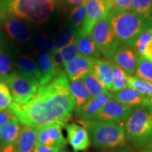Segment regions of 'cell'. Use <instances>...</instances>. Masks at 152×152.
I'll use <instances>...</instances> for the list:
<instances>
[{
  "label": "cell",
  "mask_w": 152,
  "mask_h": 152,
  "mask_svg": "<svg viewBox=\"0 0 152 152\" xmlns=\"http://www.w3.org/2000/svg\"><path fill=\"white\" fill-rule=\"evenodd\" d=\"M75 108L69 81L63 71L49 83L39 85L35 96L28 103L13 102L10 109L20 124L37 128L51 123L66 127Z\"/></svg>",
  "instance_id": "obj_1"
},
{
  "label": "cell",
  "mask_w": 152,
  "mask_h": 152,
  "mask_svg": "<svg viewBox=\"0 0 152 152\" xmlns=\"http://www.w3.org/2000/svg\"><path fill=\"white\" fill-rule=\"evenodd\" d=\"M54 3V0H0V15L40 24L48 20Z\"/></svg>",
  "instance_id": "obj_2"
},
{
  "label": "cell",
  "mask_w": 152,
  "mask_h": 152,
  "mask_svg": "<svg viewBox=\"0 0 152 152\" xmlns=\"http://www.w3.org/2000/svg\"><path fill=\"white\" fill-rule=\"evenodd\" d=\"M107 17L116 39L126 46H134L141 34L152 27L150 16L130 11H110Z\"/></svg>",
  "instance_id": "obj_3"
},
{
  "label": "cell",
  "mask_w": 152,
  "mask_h": 152,
  "mask_svg": "<svg viewBox=\"0 0 152 152\" xmlns=\"http://www.w3.org/2000/svg\"><path fill=\"white\" fill-rule=\"evenodd\" d=\"M86 129L90 142L94 147L101 149H115L126 144L123 125L121 123L95 120L79 121Z\"/></svg>",
  "instance_id": "obj_4"
},
{
  "label": "cell",
  "mask_w": 152,
  "mask_h": 152,
  "mask_svg": "<svg viewBox=\"0 0 152 152\" xmlns=\"http://www.w3.org/2000/svg\"><path fill=\"white\" fill-rule=\"evenodd\" d=\"M126 140L134 148H144L152 138V119L147 107L138 106L125 121Z\"/></svg>",
  "instance_id": "obj_5"
},
{
  "label": "cell",
  "mask_w": 152,
  "mask_h": 152,
  "mask_svg": "<svg viewBox=\"0 0 152 152\" xmlns=\"http://www.w3.org/2000/svg\"><path fill=\"white\" fill-rule=\"evenodd\" d=\"M4 83L8 85L14 102L20 104L31 100L39 87L35 78L18 71L11 72Z\"/></svg>",
  "instance_id": "obj_6"
},
{
  "label": "cell",
  "mask_w": 152,
  "mask_h": 152,
  "mask_svg": "<svg viewBox=\"0 0 152 152\" xmlns=\"http://www.w3.org/2000/svg\"><path fill=\"white\" fill-rule=\"evenodd\" d=\"M107 16L95 25L90 36L100 54L111 59L119 47L120 42L114 35Z\"/></svg>",
  "instance_id": "obj_7"
},
{
  "label": "cell",
  "mask_w": 152,
  "mask_h": 152,
  "mask_svg": "<svg viewBox=\"0 0 152 152\" xmlns=\"http://www.w3.org/2000/svg\"><path fill=\"white\" fill-rule=\"evenodd\" d=\"M86 5V18L77 37L90 35L94 26L99 20L108 16L110 9L106 0H87Z\"/></svg>",
  "instance_id": "obj_8"
},
{
  "label": "cell",
  "mask_w": 152,
  "mask_h": 152,
  "mask_svg": "<svg viewBox=\"0 0 152 152\" xmlns=\"http://www.w3.org/2000/svg\"><path fill=\"white\" fill-rule=\"evenodd\" d=\"M63 127L58 123H51L37 128V143L48 147L64 149L67 141L63 135Z\"/></svg>",
  "instance_id": "obj_9"
},
{
  "label": "cell",
  "mask_w": 152,
  "mask_h": 152,
  "mask_svg": "<svg viewBox=\"0 0 152 152\" xmlns=\"http://www.w3.org/2000/svg\"><path fill=\"white\" fill-rule=\"evenodd\" d=\"M132 107L123 105L111 99L92 120L121 123L126 121L132 113Z\"/></svg>",
  "instance_id": "obj_10"
},
{
  "label": "cell",
  "mask_w": 152,
  "mask_h": 152,
  "mask_svg": "<svg viewBox=\"0 0 152 152\" xmlns=\"http://www.w3.org/2000/svg\"><path fill=\"white\" fill-rule=\"evenodd\" d=\"M113 99V94L106 91L99 96L91 98L86 104L75 108V117L79 121H89L93 119L104 106Z\"/></svg>",
  "instance_id": "obj_11"
},
{
  "label": "cell",
  "mask_w": 152,
  "mask_h": 152,
  "mask_svg": "<svg viewBox=\"0 0 152 152\" xmlns=\"http://www.w3.org/2000/svg\"><path fill=\"white\" fill-rule=\"evenodd\" d=\"M0 22L6 33L14 40L26 42L31 38V33L29 28L23 22L18 19L0 15Z\"/></svg>",
  "instance_id": "obj_12"
},
{
  "label": "cell",
  "mask_w": 152,
  "mask_h": 152,
  "mask_svg": "<svg viewBox=\"0 0 152 152\" xmlns=\"http://www.w3.org/2000/svg\"><path fill=\"white\" fill-rule=\"evenodd\" d=\"M67 141L75 152L85 151L90 144L88 132L83 126L71 123L66 125Z\"/></svg>",
  "instance_id": "obj_13"
},
{
  "label": "cell",
  "mask_w": 152,
  "mask_h": 152,
  "mask_svg": "<svg viewBox=\"0 0 152 152\" xmlns=\"http://www.w3.org/2000/svg\"><path fill=\"white\" fill-rule=\"evenodd\" d=\"M113 63L122 68L128 75L136 71L138 54L134 49L128 47H119L113 55Z\"/></svg>",
  "instance_id": "obj_14"
},
{
  "label": "cell",
  "mask_w": 152,
  "mask_h": 152,
  "mask_svg": "<svg viewBox=\"0 0 152 152\" xmlns=\"http://www.w3.org/2000/svg\"><path fill=\"white\" fill-rule=\"evenodd\" d=\"M64 69L70 81L80 80L87 74L93 72L92 58L79 56L66 64Z\"/></svg>",
  "instance_id": "obj_15"
},
{
  "label": "cell",
  "mask_w": 152,
  "mask_h": 152,
  "mask_svg": "<svg viewBox=\"0 0 152 152\" xmlns=\"http://www.w3.org/2000/svg\"><path fill=\"white\" fill-rule=\"evenodd\" d=\"M37 66L41 73V79L39 82V85H44L52 81L54 77L61 72L57 71L53 66L51 54L43 50L37 51Z\"/></svg>",
  "instance_id": "obj_16"
},
{
  "label": "cell",
  "mask_w": 152,
  "mask_h": 152,
  "mask_svg": "<svg viewBox=\"0 0 152 152\" xmlns=\"http://www.w3.org/2000/svg\"><path fill=\"white\" fill-rule=\"evenodd\" d=\"M37 144V128L23 125L20 135L14 144V152H33Z\"/></svg>",
  "instance_id": "obj_17"
},
{
  "label": "cell",
  "mask_w": 152,
  "mask_h": 152,
  "mask_svg": "<svg viewBox=\"0 0 152 152\" xmlns=\"http://www.w3.org/2000/svg\"><path fill=\"white\" fill-rule=\"evenodd\" d=\"M93 72L108 91L112 90V83H113V74L110 62L105 59L101 58H93Z\"/></svg>",
  "instance_id": "obj_18"
},
{
  "label": "cell",
  "mask_w": 152,
  "mask_h": 152,
  "mask_svg": "<svg viewBox=\"0 0 152 152\" xmlns=\"http://www.w3.org/2000/svg\"><path fill=\"white\" fill-rule=\"evenodd\" d=\"M22 126L17 118L10 121L7 125L0 128L1 145L14 144L18 140L21 131Z\"/></svg>",
  "instance_id": "obj_19"
},
{
  "label": "cell",
  "mask_w": 152,
  "mask_h": 152,
  "mask_svg": "<svg viewBox=\"0 0 152 152\" xmlns=\"http://www.w3.org/2000/svg\"><path fill=\"white\" fill-rule=\"evenodd\" d=\"M145 96L134 90L130 87L122 90L119 92L113 93V99L115 102L123 105L132 106H142Z\"/></svg>",
  "instance_id": "obj_20"
},
{
  "label": "cell",
  "mask_w": 152,
  "mask_h": 152,
  "mask_svg": "<svg viewBox=\"0 0 152 152\" xmlns=\"http://www.w3.org/2000/svg\"><path fill=\"white\" fill-rule=\"evenodd\" d=\"M17 71L35 78L39 83L41 79V73L39 72L37 64L31 56L21 54L17 58L16 62Z\"/></svg>",
  "instance_id": "obj_21"
},
{
  "label": "cell",
  "mask_w": 152,
  "mask_h": 152,
  "mask_svg": "<svg viewBox=\"0 0 152 152\" xmlns=\"http://www.w3.org/2000/svg\"><path fill=\"white\" fill-rule=\"evenodd\" d=\"M69 85L71 94L75 101V108L83 106L92 98L81 80L70 81Z\"/></svg>",
  "instance_id": "obj_22"
},
{
  "label": "cell",
  "mask_w": 152,
  "mask_h": 152,
  "mask_svg": "<svg viewBox=\"0 0 152 152\" xmlns=\"http://www.w3.org/2000/svg\"><path fill=\"white\" fill-rule=\"evenodd\" d=\"M77 45L80 54L90 58H99L100 53L90 35L77 37Z\"/></svg>",
  "instance_id": "obj_23"
},
{
  "label": "cell",
  "mask_w": 152,
  "mask_h": 152,
  "mask_svg": "<svg viewBox=\"0 0 152 152\" xmlns=\"http://www.w3.org/2000/svg\"><path fill=\"white\" fill-rule=\"evenodd\" d=\"M77 39V33L73 28H63L57 34L54 40V47L56 50H61L68 45H71Z\"/></svg>",
  "instance_id": "obj_24"
},
{
  "label": "cell",
  "mask_w": 152,
  "mask_h": 152,
  "mask_svg": "<svg viewBox=\"0 0 152 152\" xmlns=\"http://www.w3.org/2000/svg\"><path fill=\"white\" fill-rule=\"evenodd\" d=\"M113 74L112 90L113 92H117L128 87V75L122 68L115 65L113 61H109Z\"/></svg>",
  "instance_id": "obj_25"
},
{
  "label": "cell",
  "mask_w": 152,
  "mask_h": 152,
  "mask_svg": "<svg viewBox=\"0 0 152 152\" xmlns=\"http://www.w3.org/2000/svg\"><path fill=\"white\" fill-rule=\"evenodd\" d=\"M81 80L92 98L99 96L108 91L97 79L94 72L87 74L82 78Z\"/></svg>",
  "instance_id": "obj_26"
},
{
  "label": "cell",
  "mask_w": 152,
  "mask_h": 152,
  "mask_svg": "<svg viewBox=\"0 0 152 152\" xmlns=\"http://www.w3.org/2000/svg\"><path fill=\"white\" fill-rule=\"evenodd\" d=\"M70 21L73 28L77 33L81 30L86 18V5L83 4L76 6L70 12Z\"/></svg>",
  "instance_id": "obj_27"
},
{
  "label": "cell",
  "mask_w": 152,
  "mask_h": 152,
  "mask_svg": "<svg viewBox=\"0 0 152 152\" xmlns=\"http://www.w3.org/2000/svg\"><path fill=\"white\" fill-rule=\"evenodd\" d=\"M128 87L145 96H152V83L137 76H128Z\"/></svg>",
  "instance_id": "obj_28"
},
{
  "label": "cell",
  "mask_w": 152,
  "mask_h": 152,
  "mask_svg": "<svg viewBox=\"0 0 152 152\" xmlns=\"http://www.w3.org/2000/svg\"><path fill=\"white\" fill-rule=\"evenodd\" d=\"M12 61L9 51L4 45H0V81L4 82L11 73Z\"/></svg>",
  "instance_id": "obj_29"
},
{
  "label": "cell",
  "mask_w": 152,
  "mask_h": 152,
  "mask_svg": "<svg viewBox=\"0 0 152 152\" xmlns=\"http://www.w3.org/2000/svg\"><path fill=\"white\" fill-rule=\"evenodd\" d=\"M137 77L152 83V62L141 56L138 58L136 68Z\"/></svg>",
  "instance_id": "obj_30"
},
{
  "label": "cell",
  "mask_w": 152,
  "mask_h": 152,
  "mask_svg": "<svg viewBox=\"0 0 152 152\" xmlns=\"http://www.w3.org/2000/svg\"><path fill=\"white\" fill-rule=\"evenodd\" d=\"M131 11L141 16H149L152 14V0H133Z\"/></svg>",
  "instance_id": "obj_31"
},
{
  "label": "cell",
  "mask_w": 152,
  "mask_h": 152,
  "mask_svg": "<svg viewBox=\"0 0 152 152\" xmlns=\"http://www.w3.org/2000/svg\"><path fill=\"white\" fill-rule=\"evenodd\" d=\"M60 52L61 54L63 61H64V66H66L68 63L77 58L80 56L78 45H77V39L73 43H71V45L61 49Z\"/></svg>",
  "instance_id": "obj_32"
},
{
  "label": "cell",
  "mask_w": 152,
  "mask_h": 152,
  "mask_svg": "<svg viewBox=\"0 0 152 152\" xmlns=\"http://www.w3.org/2000/svg\"><path fill=\"white\" fill-rule=\"evenodd\" d=\"M12 102L13 99L8 85L0 81V111L10 109Z\"/></svg>",
  "instance_id": "obj_33"
},
{
  "label": "cell",
  "mask_w": 152,
  "mask_h": 152,
  "mask_svg": "<svg viewBox=\"0 0 152 152\" xmlns=\"http://www.w3.org/2000/svg\"><path fill=\"white\" fill-rule=\"evenodd\" d=\"M152 39V27L148 28L145 31L141 34V35L138 37L137 40L136 41L135 45V51L138 55L141 56H144V51H145L146 47L149 42Z\"/></svg>",
  "instance_id": "obj_34"
},
{
  "label": "cell",
  "mask_w": 152,
  "mask_h": 152,
  "mask_svg": "<svg viewBox=\"0 0 152 152\" xmlns=\"http://www.w3.org/2000/svg\"><path fill=\"white\" fill-rule=\"evenodd\" d=\"M110 11H130L133 0H106Z\"/></svg>",
  "instance_id": "obj_35"
},
{
  "label": "cell",
  "mask_w": 152,
  "mask_h": 152,
  "mask_svg": "<svg viewBox=\"0 0 152 152\" xmlns=\"http://www.w3.org/2000/svg\"><path fill=\"white\" fill-rule=\"evenodd\" d=\"M35 42L37 47L42 49L45 52L52 53L55 50L54 40L45 35H37L35 38Z\"/></svg>",
  "instance_id": "obj_36"
},
{
  "label": "cell",
  "mask_w": 152,
  "mask_h": 152,
  "mask_svg": "<svg viewBox=\"0 0 152 152\" xmlns=\"http://www.w3.org/2000/svg\"><path fill=\"white\" fill-rule=\"evenodd\" d=\"M51 58H52V61L53 66L55 69L58 72H62L63 68H64V61H63L61 54L60 50H55L51 53Z\"/></svg>",
  "instance_id": "obj_37"
},
{
  "label": "cell",
  "mask_w": 152,
  "mask_h": 152,
  "mask_svg": "<svg viewBox=\"0 0 152 152\" xmlns=\"http://www.w3.org/2000/svg\"><path fill=\"white\" fill-rule=\"evenodd\" d=\"M16 118V115L10 109L5 111H0V128L7 125Z\"/></svg>",
  "instance_id": "obj_38"
},
{
  "label": "cell",
  "mask_w": 152,
  "mask_h": 152,
  "mask_svg": "<svg viewBox=\"0 0 152 152\" xmlns=\"http://www.w3.org/2000/svg\"><path fill=\"white\" fill-rule=\"evenodd\" d=\"M59 151L60 149H56V148L48 147H46V146L42 145L40 144L37 143L33 152H58Z\"/></svg>",
  "instance_id": "obj_39"
},
{
  "label": "cell",
  "mask_w": 152,
  "mask_h": 152,
  "mask_svg": "<svg viewBox=\"0 0 152 152\" xmlns=\"http://www.w3.org/2000/svg\"><path fill=\"white\" fill-rule=\"evenodd\" d=\"M143 56L152 62V39L146 47Z\"/></svg>",
  "instance_id": "obj_40"
},
{
  "label": "cell",
  "mask_w": 152,
  "mask_h": 152,
  "mask_svg": "<svg viewBox=\"0 0 152 152\" xmlns=\"http://www.w3.org/2000/svg\"><path fill=\"white\" fill-rule=\"evenodd\" d=\"M0 152H14V144L1 145L0 147Z\"/></svg>",
  "instance_id": "obj_41"
},
{
  "label": "cell",
  "mask_w": 152,
  "mask_h": 152,
  "mask_svg": "<svg viewBox=\"0 0 152 152\" xmlns=\"http://www.w3.org/2000/svg\"><path fill=\"white\" fill-rule=\"evenodd\" d=\"M87 0H66V2L70 5H81L86 3Z\"/></svg>",
  "instance_id": "obj_42"
},
{
  "label": "cell",
  "mask_w": 152,
  "mask_h": 152,
  "mask_svg": "<svg viewBox=\"0 0 152 152\" xmlns=\"http://www.w3.org/2000/svg\"><path fill=\"white\" fill-rule=\"evenodd\" d=\"M142 106H152V96H145L143 101Z\"/></svg>",
  "instance_id": "obj_43"
},
{
  "label": "cell",
  "mask_w": 152,
  "mask_h": 152,
  "mask_svg": "<svg viewBox=\"0 0 152 152\" xmlns=\"http://www.w3.org/2000/svg\"><path fill=\"white\" fill-rule=\"evenodd\" d=\"M108 152H134V151L128 147H123V148H120V149H115L113 150V151H108Z\"/></svg>",
  "instance_id": "obj_44"
},
{
  "label": "cell",
  "mask_w": 152,
  "mask_h": 152,
  "mask_svg": "<svg viewBox=\"0 0 152 152\" xmlns=\"http://www.w3.org/2000/svg\"><path fill=\"white\" fill-rule=\"evenodd\" d=\"M4 37L2 25H1V22H0V45H3Z\"/></svg>",
  "instance_id": "obj_45"
},
{
  "label": "cell",
  "mask_w": 152,
  "mask_h": 152,
  "mask_svg": "<svg viewBox=\"0 0 152 152\" xmlns=\"http://www.w3.org/2000/svg\"><path fill=\"white\" fill-rule=\"evenodd\" d=\"M152 149V138L150 140V141L148 142L147 145H146V147L144 148V149Z\"/></svg>",
  "instance_id": "obj_46"
},
{
  "label": "cell",
  "mask_w": 152,
  "mask_h": 152,
  "mask_svg": "<svg viewBox=\"0 0 152 152\" xmlns=\"http://www.w3.org/2000/svg\"><path fill=\"white\" fill-rule=\"evenodd\" d=\"M145 107H147L148 111H149L150 115H151V119H152V106H145Z\"/></svg>",
  "instance_id": "obj_47"
},
{
  "label": "cell",
  "mask_w": 152,
  "mask_h": 152,
  "mask_svg": "<svg viewBox=\"0 0 152 152\" xmlns=\"http://www.w3.org/2000/svg\"><path fill=\"white\" fill-rule=\"evenodd\" d=\"M140 152H152V149H144Z\"/></svg>",
  "instance_id": "obj_48"
},
{
  "label": "cell",
  "mask_w": 152,
  "mask_h": 152,
  "mask_svg": "<svg viewBox=\"0 0 152 152\" xmlns=\"http://www.w3.org/2000/svg\"><path fill=\"white\" fill-rule=\"evenodd\" d=\"M58 152H70L69 151H68V150H66V149H61Z\"/></svg>",
  "instance_id": "obj_49"
},
{
  "label": "cell",
  "mask_w": 152,
  "mask_h": 152,
  "mask_svg": "<svg viewBox=\"0 0 152 152\" xmlns=\"http://www.w3.org/2000/svg\"><path fill=\"white\" fill-rule=\"evenodd\" d=\"M0 145H1V140H0ZM1 147V146H0Z\"/></svg>",
  "instance_id": "obj_50"
},
{
  "label": "cell",
  "mask_w": 152,
  "mask_h": 152,
  "mask_svg": "<svg viewBox=\"0 0 152 152\" xmlns=\"http://www.w3.org/2000/svg\"><path fill=\"white\" fill-rule=\"evenodd\" d=\"M54 2H55V1H58V0H54Z\"/></svg>",
  "instance_id": "obj_51"
}]
</instances>
